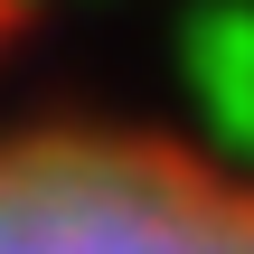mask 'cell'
<instances>
[{
    "mask_svg": "<svg viewBox=\"0 0 254 254\" xmlns=\"http://www.w3.org/2000/svg\"><path fill=\"white\" fill-rule=\"evenodd\" d=\"M0 254H254V179L151 132H9Z\"/></svg>",
    "mask_w": 254,
    "mask_h": 254,
    "instance_id": "cell-1",
    "label": "cell"
},
{
    "mask_svg": "<svg viewBox=\"0 0 254 254\" xmlns=\"http://www.w3.org/2000/svg\"><path fill=\"white\" fill-rule=\"evenodd\" d=\"M0 19H9V0H0Z\"/></svg>",
    "mask_w": 254,
    "mask_h": 254,
    "instance_id": "cell-2",
    "label": "cell"
}]
</instances>
